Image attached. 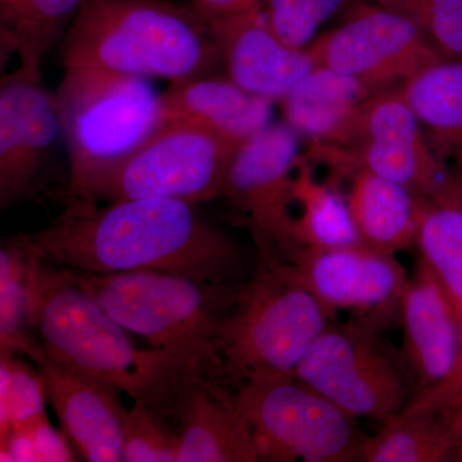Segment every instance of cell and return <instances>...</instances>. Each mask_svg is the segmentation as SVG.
I'll return each instance as SVG.
<instances>
[{
	"mask_svg": "<svg viewBox=\"0 0 462 462\" xmlns=\"http://www.w3.org/2000/svg\"><path fill=\"white\" fill-rule=\"evenodd\" d=\"M199 203L124 199L107 206L66 199L47 227L18 239L42 260L79 273H175L214 284L247 281L258 261Z\"/></svg>",
	"mask_w": 462,
	"mask_h": 462,
	"instance_id": "1",
	"label": "cell"
},
{
	"mask_svg": "<svg viewBox=\"0 0 462 462\" xmlns=\"http://www.w3.org/2000/svg\"><path fill=\"white\" fill-rule=\"evenodd\" d=\"M27 279L30 329L48 355L147 403L175 425L181 389L202 370L162 349L138 348L71 270L29 251Z\"/></svg>",
	"mask_w": 462,
	"mask_h": 462,
	"instance_id": "2",
	"label": "cell"
},
{
	"mask_svg": "<svg viewBox=\"0 0 462 462\" xmlns=\"http://www.w3.org/2000/svg\"><path fill=\"white\" fill-rule=\"evenodd\" d=\"M65 69L87 67L171 84L221 65L208 23L170 0H88L60 45Z\"/></svg>",
	"mask_w": 462,
	"mask_h": 462,
	"instance_id": "3",
	"label": "cell"
},
{
	"mask_svg": "<svg viewBox=\"0 0 462 462\" xmlns=\"http://www.w3.org/2000/svg\"><path fill=\"white\" fill-rule=\"evenodd\" d=\"M71 272L125 329L221 380L216 338L242 282L214 284L157 272Z\"/></svg>",
	"mask_w": 462,
	"mask_h": 462,
	"instance_id": "4",
	"label": "cell"
},
{
	"mask_svg": "<svg viewBox=\"0 0 462 462\" xmlns=\"http://www.w3.org/2000/svg\"><path fill=\"white\" fill-rule=\"evenodd\" d=\"M331 318L291 264L258 260L216 338L220 378L234 387L257 373H294Z\"/></svg>",
	"mask_w": 462,
	"mask_h": 462,
	"instance_id": "5",
	"label": "cell"
},
{
	"mask_svg": "<svg viewBox=\"0 0 462 462\" xmlns=\"http://www.w3.org/2000/svg\"><path fill=\"white\" fill-rule=\"evenodd\" d=\"M69 162L67 197L165 124L161 94L139 76L65 69L56 91Z\"/></svg>",
	"mask_w": 462,
	"mask_h": 462,
	"instance_id": "6",
	"label": "cell"
},
{
	"mask_svg": "<svg viewBox=\"0 0 462 462\" xmlns=\"http://www.w3.org/2000/svg\"><path fill=\"white\" fill-rule=\"evenodd\" d=\"M260 461L361 462L365 436L355 416L294 373H257L234 385Z\"/></svg>",
	"mask_w": 462,
	"mask_h": 462,
	"instance_id": "7",
	"label": "cell"
},
{
	"mask_svg": "<svg viewBox=\"0 0 462 462\" xmlns=\"http://www.w3.org/2000/svg\"><path fill=\"white\" fill-rule=\"evenodd\" d=\"M239 148L196 125L165 123L67 199L94 203L172 199L203 205L220 199Z\"/></svg>",
	"mask_w": 462,
	"mask_h": 462,
	"instance_id": "8",
	"label": "cell"
},
{
	"mask_svg": "<svg viewBox=\"0 0 462 462\" xmlns=\"http://www.w3.org/2000/svg\"><path fill=\"white\" fill-rule=\"evenodd\" d=\"M298 378L355 418H393L416 393L400 351L372 325L330 321L298 364Z\"/></svg>",
	"mask_w": 462,
	"mask_h": 462,
	"instance_id": "9",
	"label": "cell"
},
{
	"mask_svg": "<svg viewBox=\"0 0 462 462\" xmlns=\"http://www.w3.org/2000/svg\"><path fill=\"white\" fill-rule=\"evenodd\" d=\"M300 158V134L287 123L269 125L238 149L218 199L238 215L264 263L293 264L305 249L291 212Z\"/></svg>",
	"mask_w": 462,
	"mask_h": 462,
	"instance_id": "10",
	"label": "cell"
},
{
	"mask_svg": "<svg viewBox=\"0 0 462 462\" xmlns=\"http://www.w3.org/2000/svg\"><path fill=\"white\" fill-rule=\"evenodd\" d=\"M325 160L336 175L361 167L428 200L445 194L455 181L454 171L431 148L401 87L373 94L361 109L351 144L331 145Z\"/></svg>",
	"mask_w": 462,
	"mask_h": 462,
	"instance_id": "11",
	"label": "cell"
},
{
	"mask_svg": "<svg viewBox=\"0 0 462 462\" xmlns=\"http://www.w3.org/2000/svg\"><path fill=\"white\" fill-rule=\"evenodd\" d=\"M345 20L307 47L316 67L375 91L398 88L442 60L410 18L375 2H352Z\"/></svg>",
	"mask_w": 462,
	"mask_h": 462,
	"instance_id": "12",
	"label": "cell"
},
{
	"mask_svg": "<svg viewBox=\"0 0 462 462\" xmlns=\"http://www.w3.org/2000/svg\"><path fill=\"white\" fill-rule=\"evenodd\" d=\"M65 147L56 94L42 81L41 67L23 65L0 83V207L35 199L47 172Z\"/></svg>",
	"mask_w": 462,
	"mask_h": 462,
	"instance_id": "13",
	"label": "cell"
},
{
	"mask_svg": "<svg viewBox=\"0 0 462 462\" xmlns=\"http://www.w3.org/2000/svg\"><path fill=\"white\" fill-rule=\"evenodd\" d=\"M291 267L331 320L339 310H348L378 330L398 319L410 279L396 254L363 245L305 248Z\"/></svg>",
	"mask_w": 462,
	"mask_h": 462,
	"instance_id": "14",
	"label": "cell"
},
{
	"mask_svg": "<svg viewBox=\"0 0 462 462\" xmlns=\"http://www.w3.org/2000/svg\"><path fill=\"white\" fill-rule=\"evenodd\" d=\"M41 373L48 402L79 455L90 462L123 461L127 411L118 389L54 360L36 339L25 354Z\"/></svg>",
	"mask_w": 462,
	"mask_h": 462,
	"instance_id": "15",
	"label": "cell"
},
{
	"mask_svg": "<svg viewBox=\"0 0 462 462\" xmlns=\"http://www.w3.org/2000/svg\"><path fill=\"white\" fill-rule=\"evenodd\" d=\"M207 23L227 79L273 105L316 67L307 48L294 50L273 33L263 9Z\"/></svg>",
	"mask_w": 462,
	"mask_h": 462,
	"instance_id": "16",
	"label": "cell"
},
{
	"mask_svg": "<svg viewBox=\"0 0 462 462\" xmlns=\"http://www.w3.org/2000/svg\"><path fill=\"white\" fill-rule=\"evenodd\" d=\"M175 427L176 462L260 461L233 388L208 374L194 373L185 382L176 403Z\"/></svg>",
	"mask_w": 462,
	"mask_h": 462,
	"instance_id": "17",
	"label": "cell"
},
{
	"mask_svg": "<svg viewBox=\"0 0 462 462\" xmlns=\"http://www.w3.org/2000/svg\"><path fill=\"white\" fill-rule=\"evenodd\" d=\"M398 320L402 327L401 356L416 392L436 384L454 364L461 321L445 289L421 258L404 289Z\"/></svg>",
	"mask_w": 462,
	"mask_h": 462,
	"instance_id": "18",
	"label": "cell"
},
{
	"mask_svg": "<svg viewBox=\"0 0 462 462\" xmlns=\"http://www.w3.org/2000/svg\"><path fill=\"white\" fill-rule=\"evenodd\" d=\"M161 105L165 123L196 125L236 147L273 124V102L214 75L171 84Z\"/></svg>",
	"mask_w": 462,
	"mask_h": 462,
	"instance_id": "19",
	"label": "cell"
},
{
	"mask_svg": "<svg viewBox=\"0 0 462 462\" xmlns=\"http://www.w3.org/2000/svg\"><path fill=\"white\" fill-rule=\"evenodd\" d=\"M375 93L357 79L315 67L279 105L284 123L300 135L346 148L354 139L365 102Z\"/></svg>",
	"mask_w": 462,
	"mask_h": 462,
	"instance_id": "20",
	"label": "cell"
},
{
	"mask_svg": "<svg viewBox=\"0 0 462 462\" xmlns=\"http://www.w3.org/2000/svg\"><path fill=\"white\" fill-rule=\"evenodd\" d=\"M339 176L349 180L346 196L361 245L389 254L416 245L427 199L361 167Z\"/></svg>",
	"mask_w": 462,
	"mask_h": 462,
	"instance_id": "21",
	"label": "cell"
},
{
	"mask_svg": "<svg viewBox=\"0 0 462 462\" xmlns=\"http://www.w3.org/2000/svg\"><path fill=\"white\" fill-rule=\"evenodd\" d=\"M437 156L462 172V60H439L401 85Z\"/></svg>",
	"mask_w": 462,
	"mask_h": 462,
	"instance_id": "22",
	"label": "cell"
},
{
	"mask_svg": "<svg viewBox=\"0 0 462 462\" xmlns=\"http://www.w3.org/2000/svg\"><path fill=\"white\" fill-rule=\"evenodd\" d=\"M461 436L462 409H403L367 437L361 462L454 461Z\"/></svg>",
	"mask_w": 462,
	"mask_h": 462,
	"instance_id": "23",
	"label": "cell"
},
{
	"mask_svg": "<svg viewBox=\"0 0 462 462\" xmlns=\"http://www.w3.org/2000/svg\"><path fill=\"white\" fill-rule=\"evenodd\" d=\"M88 0H0V38L23 65L42 66L62 45Z\"/></svg>",
	"mask_w": 462,
	"mask_h": 462,
	"instance_id": "24",
	"label": "cell"
},
{
	"mask_svg": "<svg viewBox=\"0 0 462 462\" xmlns=\"http://www.w3.org/2000/svg\"><path fill=\"white\" fill-rule=\"evenodd\" d=\"M415 245L462 321V180L458 176L455 175L454 185L445 194L425 202Z\"/></svg>",
	"mask_w": 462,
	"mask_h": 462,
	"instance_id": "25",
	"label": "cell"
},
{
	"mask_svg": "<svg viewBox=\"0 0 462 462\" xmlns=\"http://www.w3.org/2000/svg\"><path fill=\"white\" fill-rule=\"evenodd\" d=\"M294 200L302 211L296 225L303 247L325 249L361 245L346 194L339 190L336 181H319L314 167L302 157L294 178Z\"/></svg>",
	"mask_w": 462,
	"mask_h": 462,
	"instance_id": "26",
	"label": "cell"
},
{
	"mask_svg": "<svg viewBox=\"0 0 462 462\" xmlns=\"http://www.w3.org/2000/svg\"><path fill=\"white\" fill-rule=\"evenodd\" d=\"M29 251L18 236L0 249V349L25 354L36 340L29 325Z\"/></svg>",
	"mask_w": 462,
	"mask_h": 462,
	"instance_id": "27",
	"label": "cell"
},
{
	"mask_svg": "<svg viewBox=\"0 0 462 462\" xmlns=\"http://www.w3.org/2000/svg\"><path fill=\"white\" fill-rule=\"evenodd\" d=\"M48 397L44 380L35 365L23 355L0 349V437L45 420Z\"/></svg>",
	"mask_w": 462,
	"mask_h": 462,
	"instance_id": "28",
	"label": "cell"
},
{
	"mask_svg": "<svg viewBox=\"0 0 462 462\" xmlns=\"http://www.w3.org/2000/svg\"><path fill=\"white\" fill-rule=\"evenodd\" d=\"M412 21L445 60H462V0H375Z\"/></svg>",
	"mask_w": 462,
	"mask_h": 462,
	"instance_id": "29",
	"label": "cell"
},
{
	"mask_svg": "<svg viewBox=\"0 0 462 462\" xmlns=\"http://www.w3.org/2000/svg\"><path fill=\"white\" fill-rule=\"evenodd\" d=\"M354 0H263V12L273 33L294 50H305L322 25L346 11Z\"/></svg>",
	"mask_w": 462,
	"mask_h": 462,
	"instance_id": "30",
	"label": "cell"
},
{
	"mask_svg": "<svg viewBox=\"0 0 462 462\" xmlns=\"http://www.w3.org/2000/svg\"><path fill=\"white\" fill-rule=\"evenodd\" d=\"M179 436L171 420L135 401L123 430V461L175 462Z\"/></svg>",
	"mask_w": 462,
	"mask_h": 462,
	"instance_id": "31",
	"label": "cell"
},
{
	"mask_svg": "<svg viewBox=\"0 0 462 462\" xmlns=\"http://www.w3.org/2000/svg\"><path fill=\"white\" fill-rule=\"evenodd\" d=\"M2 461H72L66 440L51 430L48 419L0 437Z\"/></svg>",
	"mask_w": 462,
	"mask_h": 462,
	"instance_id": "32",
	"label": "cell"
},
{
	"mask_svg": "<svg viewBox=\"0 0 462 462\" xmlns=\"http://www.w3.org/2000/svg\"><path fill=\"white\" fill-rule=\"evenodd\" d=\"M403 409L448 411L462 409V321L457 354L449 372L436 384L416 392Z\"/></svg>",
	"mask_w": 462,
	"mask_h": 462,
	"instance_id": "33",
	"label": "cell"
},
{
	"mask_svg": "<svg viewBox=\"0 0 462 462\" xmlns=\"http://www.w3.org/2000/svg\"><path fill=\"white\" fill-rule=\"evenodd\" d=\"M190 5L208 23L260 11L263 0H190Z\"/></svg>",
	"mask_w": 462,
	"mask_h": 462,
	"instance_id": "34",
	"label": "cell"
},
{
	"mask_svg": "<svg viewBox=\"0 0 462 462\" xmlns=\"http://www.w3.org/2000/svg\"><path fill=\"white\" fill-rule=\"evenodd\" d=\"M454 461H462V436L458 440V445L456 447Z\"/></svg>",
	"mask_w": 462,
	"mask_h": 462,
	"instance_id": "35",
	"label": "cell"
},
{
	"mask_svg": "<svg viewBox=\"0 0 462 462\" xmlns=\"http://www.w3.org/2000/svg\"><path fill=\"white\" fill-rule=\"evenodd\" d=\"M354 2H375V0H354Z\"/></svg>",
	"mask_w": 462,
	"mask_h": 462,
	"instance_id": "36",
	"label": "cell"
},
{
	"mask_svg": "<svg viewBox=\"0 0 462 462\" xmlns=\"http://www.w3.org/2000/svg\"><path fill=\"white\" fill-rule=\"evenodd\" d=\"M455 173H456V175H457V176H458V178H460V179H461V180H462V172H455Z\"/></svg>",
	"mask_w": 462,
	"mask_h": 462,
	"instance_id": "37",
	"label": "cell"
}]
</instances>
